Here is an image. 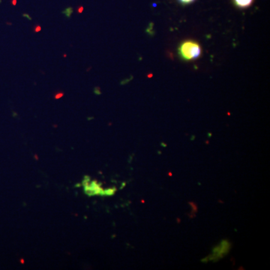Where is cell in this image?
<instances>
[{"mask_svg":"<svg viewBox=\"0 0 270 270\" xmlns=\"http://www.w3.org/2000/svg\"><path fill=\"white\" fill-rule=\"evenodd\" d=\"M234 3L239 8H247L252 5L254 0H233Z\"/></svg>","mask_w":270,"mask_h":270,"instance_id":"7a4b0ae2","label":"cell"},{"mask_svg":"<svg viewBox=\"0 0 270 270\" xmlns=\"http://www.w3.org/2000/svg\"><path fill=\"white\" fill-rule=\"evenodd\" d=\"M23 17H26V18H27L28 20H29V21H31V20H32L31 17H29V14H23Z\"/></svg>","mask_w":270,"mask_h":270,"instance_id":"ba28073f","label":"cell"},{"mask_svg":"<svg viewBox=\"0 0 270 270\" xmlns=\"http://www.w3.org/2000/svg\"><path fill=\"white\" fill-rule=\"evenodd\" d=\"M178 53L185 61H192L201 56V47L197 42L189 40L180 44Z\"/></svg>","mask_w":270,"mask_h":270,"instance_id":"6da1fadb","label":"cell"},{"mask_svg":"<svg viewBox=\"0 0 270 270\" xmlns=\"http://www.w3.org/2000/svg\"><path fill=\"white\" fill-rule=\"evenodd\" d=\"M62 96H63L62 93H59L58 95H56V96H55V99H60V98L62 97Z\"/></svg>","mask_w":270,"mask_h":270,"instance_id":"52a82bcc","label":"cell"},{"mask_svg":"<svg viewBox=\"0 0 270 270\" xmlns=\"http://www.w3.org/2000/svg\"><path fill=\"white\" fill-rule=\"evenodd\" d=\"M73 11H74L73 8L68 7V8H66V9H65V10L62 11V14H64V15H65V17H67V18H70V17H71V16H72V14H73Z\"/></svg>","mask_w":270,"mask_h":270,"instance_id":"3957f363","label":"cell"},{"mask_svg":"<svg viewBox=\"0 0 270 270\" xmlns=\"http://www.w3.org/2000/svg\"><path fill=\"white\" fill-rule=\"evenodd\" d=\"M194 1V0H179V2H180L182 4H184V5H187V4L191 3Z\"/></svg>","mask_w":270,"mask_h":270,"instance_id":"277c9868","label":"cell"},{"mask_svg":"<svg viewBox=\"0 0 270 270\" xmlns=\"http://www.w3.org/2000/svg\"><path fill=\"white\" fill-rule=\"evenodd\" d=\"M41 30V26H36L35 28V33H38V32H40Z\"/></svg>","mask_w":270,"mask_h":270,"instance_id":"5b68a950","label":"cell"},{"mask_svg":"<svg viewBox=\"0 0 270 270\" xmlns=\"http://www.w3.org/2000/svg\"><path fill=\"white\" fill-rule=\"evenodd\" d=\"M83 11V6H80V7L77 8V12H78L79 14H81V13Z\"/></svg>","mask_w":270,"mask_h":270,"instance_id":"8992f818","label":"cell"},{"mask_svg":"<svg viewBox=\"0 0 270 270\" xmlns=\"http://www.w3.org/2000/svg\"><path fill=\"white\" fill-rule=\"evenodd\" d=\"M16 2H17L16 0H13V4H14V5H15V4H16Z\"/></svg>","mask_w":270,"mask_h":270,"instance_id":"9c48e42d","label":"cell"}]
</instances>
